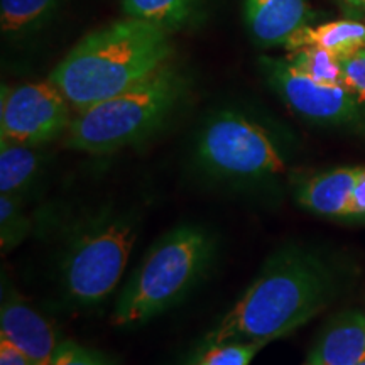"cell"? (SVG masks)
<instances>
[{
	"mask_svg": "<svg viewBox=\"0 0 365 365\" xmlns=\"http://www.w3.org/2000/svg\"><path fill=\"white\" fill-rule=\"evenodd\" d=\"M360 168H339L312 178L298 190L304 208L325 217H350V202Z\"/></svg>",
	"mask_w": 365,
	"mask_h": 365,
	"instance_id": "cell-12",
	"label": "cell"
},
{
	"mask_svg": "<svg viewBox=\"0 0 365 365\" xmlns=\"http://www.w3.org/2000/svg\"><path fill=\"white\" fill-rule=\"evenodd\" d=\"M125 17L156 24L166 31L196 24L203 16V0H120Z\"/></svg>",
	"mask_w": 365,
	"mask_h": 365,
	"instance_id": "cell-15",
	"label": "cell"
},
{
	"mask_svg": "<svg viewBox=\"0 0 365 365\" xmlns=\"http://www.w3.org/2000/svg\"><path fill=\"white\" fill-rule=\"evenodd\" d=\"M286 59L296 70L318 83L346 86L341 59L319 46H304L291 51Z\"/></svg>",
	"mask_w": 365,
	"mask_h": 365,
	"instance_id": "cell-17",
	"label": "cell"
},
{
	"mask_svg": "<svg viewBox=\"0 0 365 365\" xmlns=\"http://www.w3.org/2000/svg\"><path fill=\"white\" fill-rule=\"evenodd\" d=\"M170 34L132 17L110 22L86 34L54 68L49 80L71 108L81 112L132 88L168 65L173 53Z\"/></svg>",
	"mask_w": 365,
	"mask_h": 365,
	"instance_id": "cell-2",
	"label": "cell"
},
{
	"mask_svg": "<svg viewBox=\"0 0 365 365\" xmlns=\"http://www.w3.org/2000/svg\"><path fill=\"white\" fill-rule=\"evenodd\" d=\"M304 365H317V364H313L312 360H308V364H304Z\"/></svg>",
	"mask_w": 365,
	"mask_h": 365,
	"instance_id": "cell-25",
	"label": "cell"
},
{
	"mask_svg": "<svg viewBox=\"0 0 365 365\" xmlns=\"http://www.w3.org/2000/svg\"><path fill=\"white\" fill-rule=\"evenodd\" d=\"M341 68L346 86L365 102V49L341 59Z\"/></svg>",
	"mask_w": 365,
	"mask_h": 365,
	"instance_id": "cell-21",
	"label": "cell"
},
{
	"mask_svg": "<svg viewBox=\"0 0 365 365\" xmlns=\"http://www.w3.org/2000/svg\"><path fill=\"white\" fill-rule=\"evenodd\" d=\"M304 46H319L340 59L349 58L365 49V24L345 19L319 26H304L287 39L284 48L291 53Z\"/></svg>",
	"mask_w": 365,
	"mask_h": 365,
	"instance_id": "cell-13",
	"label": "cell"
},
{
	"mask_svg": "<svg viewBox=\"0 0 365 365\" xmlns=\"http://www.w3.org/2000/svg\"><path fill=\"white\" fill-rule=\"evenodd\" d=\"M346 7L357 9V11H365V0H341Z\"/></svg>",
	"mask_w": 365,
	"mask_h": 365,
	"instance_id": "cell-24",
	"label": "cell"
},
{
	"mask_svg": "<svg viewBox=\"0 0 365 365\" xmlns=\"http://www.w3.org/2000/svg\"><path fill=\"white\" fill-rule=\"evenodd\" d=\"M137 232L129 217H100L80 228L61 259V282L78 304L91 307L115 289Z\"/></svg>",
	"mask_w": 365,
	"mask_h": 365,
	"instance_id": "cell-5",
	"label": "cell"
},
{
	"mask_svg": "<svg viewBox=\"0 0 365 365\" xmlns=\"http://www.w3.org/2000/svg\"><path fill=\"white\" fill-rule=\"evenodd\" d=\"M53 365H112L93 350L85 349L75 341H61L54 352Z\"/></svg>",
	"mask_w": 365,
	"mask_h": 365,
	"instance_id": "cell-20",
	"label": "cell"
},
{
	"mask_svg": "<svg viewBox=\"0 0 365 365\" xmlns=\"http://www.w3.org/2000/svg\"><path fill=\"white\" fill-rule=\"evenodd\" d=\"M68 0H0V31L4 39L34 38L54 21Z\"/></svg>",
	"mask_w": 365,
	"mask_h": 365,
	"instance_id": "cell-14",
	"label": "cell"
},
{
	"mask_svg": "<svg viewBox=\"0 0 365 365\" xmlns=\"http://www.w3.org/2000/svg\"><path fill=\"white\" fill-rule=\"evenodd\" d=\"M359 365H365V362H362V364H359Z\"/></svg>",
	"mask_w": 365,
	"mask_h": 365,
	"instance_id": "cell-26",
	"label": "cell"
},
{
	"mask_svg": "<svg viewBox=\"0 0 365 365\" xmlns=\"http://www.w3.org/2000/svg\"><path fill=\"white\" fill-rule=\"evenodd\" d=\"M0 365H29V362L17 346L0 336Z\"/></svg>",
	"mask_w": 365,
	"mask_h": 365,
	"instance_id": "cell-23",
	"label": "cell"
},
{
	"mask_svg": "<svg viewBox=\"0 0 365 365\" xmlns=\"http://www.w3.org/2000/svg\"><path fill=\"white\" fill-rule=\"evenodd\" d=\"M350 217H365V168H360L355 181L352 202H350Z\"/></svg>",
	"mask_w": 365,
	"mask_h": 365,
	"instance_id": "cell-22",
	"label": "cell"
},
{
	"mask_svg": "<svg viewBox=\"0 0 365 365\" xmlns=\"http://www.w3.org/2000/svg\"><path fill=\"white\" fill-rule=\"evenodd\" d=\"M186 90V76L168 63L132 88L78 112L66 130V145L108 154L140 143L166 124Z\"/></svg>",
	"mask_w": 365,
	"mask_h": 365,
	"instance_id": "cell-3",
	"label": "cell"
},
{
	"mask_svg": "<svg viewBox=\"0 0 365 365\" xmlns=\"http://www.w3.org/2000/svg\"><path fill=\"white\" fill-rule=\"evenodd\" d=\"M259 65L267 85L291 110L317 124H350L362 115L360 100L349 86L318 83L287 59L262 56Z\"/></svg>",
	"mask_w": 365,
	"mask_h": 365,
	"instance_id": "cell-8",
	"label": "cell"
},
{
	"mask_svg": "<svg viewBox=\"0 0 365 365\" xmlns=\"http://www.w3.org/2000/svg\"><path fill=\"white\" fill-rule=\"evenodd\" d=\"M31 222L22 212L17 196H0V242L4 250H12L29 234Z\"/></svg>",
	"mask_w": 365,
	"mask_h": 365,
	"instance_id": "cell-18",
	"label": "cell"
},
{
	"mask_svg": "<svg viewBox=\"0 0 365 365\" xmlns=\"http://www.w3.org/2000/svg\"><path fill=\"white\" fill-rule=\"evenodd\" d=\"M39 170L34 145L0 140V193L17 196L31 185Z\"/></svg>",
	"mask_w": 365,
	"mask_h": 365,
	"instance_id": "cell-16",
	"label": "cell"
},
{
	"mask_svg": "<svg viewBox=\"0 0 365 365\" xmlns=\"http://www.w3.org/2000/svg\"><path fill=\"white\" fill-rule=\"evenodd\" d=\"M71 105L51 80L2 86L0 137L11 143L39 145L56 139L71 124Z\"/></svg>",
	"mask_w": 365,
	"mask_h": 365,
	"instance_id": "cell-7",
	"label": "cell"
},
{
	"mask_svg": "<svg viewBox=\"0 0 365 365\" xmlns=\"http://www.w3.org/2000/svg\"><path fill=\"white\" fill-rule=\"evenodd\" d=\"M266 344L261 341H225L212 345L195 365H249Z\"/></svg>",
	"mask_w": 365,
	"mask_h": 365,
	"instance_id": "cell-19",
	"label": "cell"
},
{
	"mask_svg": "<svg viewBox=\"0 0 365 365\" xmlns=\"http://www.w3.org/2000/svg\"><path fill=\"white\" fill-rule=\"evenodd\" d=\"M317 365H359L365 362V314L345 312L322 333L309 355Z\"/></svg>",
	"mask_w": 365,
	"mask_h": 365,
	"instance_id": "cell-11",
	"label": "cell"
},
{
	"mask_svg": "<svg viewBox=\"0 0 365 365\" xmlns=\"http://www.w3.org/2000/svg\"><path fill=\"white\" fill-rule=\"evenodd\" d=\"M0 336L17 346L29 365H53L56 333L48 319L31 308L6 279L2 284Z\"/></svg>",
	"mask_w": 365,
	"mask_h": 365,
	"instance_id": "cell-9",
	"label": "cell"
},
{
	"mask_svg": "<svg viewBox=\"0 0 365 365\" xmlns=\"http://www.w3.org/2000/svg\"><path fill=\"white\" fill-rule=\"evenodd\" d=\"M196 161L208 175L259 181L284 171V159L266 127L235 110L217 112L196 137Z\"/></svg>",
	"mask_w": 365,
	"mask_h": 365,
	"instance_id": "cell-6",
	"label": "cell"
},
{
	"mask_svg": "<svg viewBox=\"0 0 365 365\" xmlns=\"http://www.w3.org/2000/svg\"><path fill=\"white\" fill-rule=\"evenodd\" d=\"M317 14L308 0H244V21L254 43L261 48L286 46Z\"/></svg>",
	"mask_w": 365,
	"mask_h": 365,
	"instance_id": "cell-10",
	"label": "cell"
},
{
	"mask_svg": "<svg viewBox=\"0 0 365 365\" xmlns=\"http://www.w3.org/2000/svg\"><path fill=\"white\" fill-rule=\"evenodd\" d=\"M333 277L325 264L298 247L274 252L212 335L210 344L269 341L289 335L327 307Z\"/></svg>",
	"mask_w": 365,
	"mask_h": 365,
	"instance_id": "cell-1",
	"label": "cell"
},
{
	"mask_svg": "<svg viewBox=\"0 0 365 365\" xmlns=\"http://www.w3.org/2000/svg\"><path fill=\"white\" fill-rule=\"evenodd\" d=\"M207 228L185 223L161 237L132 274L113 312L118 327L139 325L175 307L193 289L215 257Z\"/></svg>",
	"mask_w": 365,
	"mask_h": 365,
	"instance_id": "cell-4",
	"label": "cell"
}]
</instances>
